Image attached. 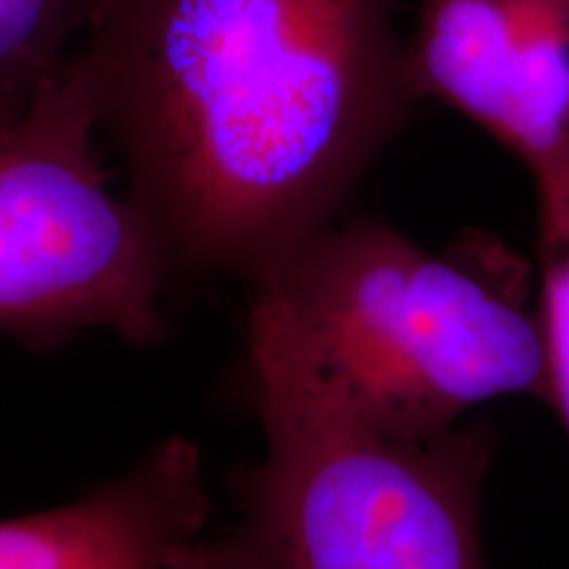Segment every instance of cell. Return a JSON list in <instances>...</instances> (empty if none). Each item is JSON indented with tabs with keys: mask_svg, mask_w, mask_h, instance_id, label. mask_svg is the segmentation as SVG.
<instances>
[{
	"mask_svg": "<svg viewBox=\"0 0 569 569\" xmlns=\"http://www.w3.org/2000/svg\"><path fill=\"white\" fill-rule=\"evenodd\" d=\"M80 51L177 288L272 274L419 103L393 0H101Z\"/></svg>",
	"mask_w": 569,
	"mask_h": 569,
	"instance_id": "obj_1",
	"label": "cell"
},
{
	"mask_svg": "<svg viewBox=\"0 0 569 569\" xmlns=\"http://www.w3.org/2000/svg\"><path fill=\"white\" fill-rule=\"evenodd\" d=\"M243 375L264 451L230 478L234 517L174 569H486V422L396 436L338 393L269 293L251 290Z\"/></svg>",
	"mask_w": 569,
	"mask_h": 569,
	"instance_id": "obj_2",
	"label": "cell"
},
{
	"mask_svg": "<svg viewBox=\"0 0 569 569\" xmlns=\"http://www.w3.org/2000/svg\"><path fill=\"white\" fill-rule=\"evenodd\" d=\"M469 238L436 253L375 217H340L251 290L282 306L325 380L396 436H436L503 396L551 403L540 322Z\"/></svg>",
	"mask_w": 569,
	"mask_h": 569,
	"instance_id": "obj_3",
	"label": "cell"
},
{
	"mask_svg": "<svg viewBox=\"0 0 569 569\" xmlns=\"http://www.w3.org/2000/svg\"><path fill=\"white\" fill-rule=\"evenodd\" d=\"M80 48L0 124V336L51 351L90 330L148 348L169 336L174 274L151 222L109 188Z\"/></svg>",
	"mask_w": 569,
	"mask_h": 569,
	"instance_id": "obj_4",
	"label": "cell"
},
{
	"mask_svg": "<svg viewBox=\"0 0 569 569\" xmlns=\"http://www.w3.org/2000/svg\"><path fill=\"white\" fill-rule=\"evenodd\" d=\"M407 56L419 103L465 113L536 188L569 180V0H425Z\"/></svg>",
	"mask_w": 569,
	"mask_h": 569,
	"instance_id": "obj_5",
	"label": "cell"
},
{
	"mask_svg": "<svg viewBox=\"0 0 569 569\" xmlns=\"http://www.w3.org/2000/svg\"><path fill=\"white\" fill-rule=\"evenodd\" d=\"M209 517L201 448L169 436L61 507L0 519V569H174Z\"/></svg>",
	"mask_w": 569,
	"mask_h": 569,
	"instance_id": "obj_6",
	"label": "cell"
},
{
	"mask_svg": "<svg viewBox=\"0 0 569 569\" xmlns=\"http://www.w3.org/2000/svg\"><path fill=\"white\" fill-rule=\"evenodd\" d=\"M101 0H0V124L80 48Z\"/></svg>",
	"mask_w": 569,
	"mask_h": 569,
	"instance_id": "obj_7",
	"label": "cell"
},
{
	"mask_svg": "<svg viewBox=\"0 0 569 569\" xmlns=\"http://www.w3.org/2000/svg\"><path fill=\"white\" fill-rule=\"evenodd\" d=\"M540 322L549 348L551 407L569 436V180L536 188Z\"/></svg>",
	"mask_w": 569,
	"mask_h": 569,
	"instance_id": "obj_8",
	"label": "cell"
}]
</instances>
